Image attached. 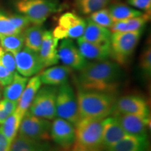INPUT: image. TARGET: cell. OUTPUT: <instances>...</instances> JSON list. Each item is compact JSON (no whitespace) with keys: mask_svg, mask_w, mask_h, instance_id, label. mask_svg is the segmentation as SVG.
<instances>
[{"mask_svg":"<svg viewBox=\"0 0 151 151\" xmlns=\"http://www.w3.org/2000/svg\"><path fill=\"white\" fill-rule=\"evenodd\" d=\"M122 71L116 62L109 60L87 63L80 70L79 88L87 90L115 92L120 83Z\"/></svg>","mask_w":151,"mask_h":151,"instance_id":"1","label":"cell"},{"mask_svg":"<svg viewBox=\"0 0 151 151\" xmlns=\"http://www.w3.org/2000/svg\"><path fill=\"white\" fill-rule=\"evenodd\" d=\"M79 120L104 119L113 113L116 102L110 92L87 90L79 88L77 92Z\"/></svg>","mask_w":151,"mask_h":151,"instance_id":"2","label":"cell"},{"mask_svg":"<svg viewBox=\"0 0 151 151\" xmlns=\"http://www.w3.org/2000/svg\"><path fill=\"white\" fill-rule=\"evenodd\" d=\"M14 6L30 23L42 25L51 15L63 10L59 0H14Z\"/></svg>","mask_w":151,"mask_h":151,"instance_id":"3","label":"cell"},{"mask_svg":"<svg viewBox=\"0 0 151 151\" xmlns=\"http://www.w3.org/2000/svg\"><path fill=\"white\" fill-rule=\"evenodd\" d=\"M104 119H81L75 124L76 141L92 150L103 151Z\"/></svg>","mask_w":151,"mask_h":151,"instance_id":"4","label":"cell"},{"mask_svg":"<svg viewBox=\"0 0 151 151\" xmlns=\"http://www.w3.org/2000/svg\"><path fill=\"white\" fill-rule=\"evenodd\" d=\"M110 56L119 65H125L134 52L142 29L127 32H112Z\"/></svg>","mask_w":151,"mask_h":151,"instance_id":"5","label":"cell"},{"mask_svg":"<svg viewBox=\"0 0 151 151\" xmlns=\"http://www.w3.org/2000/svg\"><path fill=\"white\" fill-rule=\"evenodd\" d=\"M56 117L73 124L79 120L78 104L72 87L68 83L60 85L56 96Z\"/></svg>","mask_w":151,"mask_h":151,"instance_id":"6","label":"cell"},{"mask_svg":"<svg viewBox=\"0 0 151 151\" xmlns=\"http://www.w3.org/2000/svg\"><path fill=\"white\" fill-rule=\"evenodd\" d=\"M58 88L46 86L40 88L36 94L28 111L39 118L54 120L56 117V96Z\"/></svg>","mask_w":151,"mask_h":151,"instance_id":"7","label":"cell"},{"mask_svg":"<svg viewBox=\"0 0 151 151\" xmlns=\"http://www.w3.org/2000/svg\"><path fill=\"white\" fill-rule=\"evenodd\" d=\"M51 123L48 120L39 118L27 111L22 118L19 135L36 141H46L50 139Z\"/></svg>","mask_w":151,"mask_h":151,"instance_id":"8","label":"cell"},{"mask_svg":"<svg viewBox=\"0 0 151 151\" xmlns=\"http://www.w3.org/2000/svg\"><path fill=\"white\" fill-rule=\"evenodd\" d=\"M86 24V20L77 14L66 12L60 16L52 34L58 40L78 39L83 34Z\"/></svg>","mask_w":151,"mask_h":151,"instance_id":"9","label":"cell"},{"mask_svg":"<svg viewBox=\"0 0 151 151\" xmlns=\"http://www.w3.org/2000/svg\"><path fill=\"white\" fill-rule=\"evenodd\" d=\"M17 72L24 77H29L40 72L44 68L38 52L24 47L14 54Z\"/></svg>","mask_w":151,"mask_h":151,"instance_id":"10","label":"cell"},{"mask_svg":"<svg viewBox=\"0 0 151 151\" xmlns=\"http://www.w3.org/2000/svg\"><path fill=\"white\" fill-rule=\"evenodd\" d=\"M132 114L150 119V108L143 97L137 95H126L116 100L113 113ZM112 113V114H113Z\"/></svg>","mask_w":151,"mask_h":151,"instance_id":"11","label":"cell"},{"mask_svg":"<svg viewBox=\"0 0 151 151\" xmlns=\"http://www.w3.org/2000/svg\"><path fill=\"white\" fill-rule=\"evenodd\" d=\"M50 139L64 150H67L76 141L74 126L67 120L55 118L51 123Z\"/></svg>","mask_w":151,"mask_h":151,"instance_id":"12","label":"cell"},{"mask_svg":"<svg viewBox=\"0 0 151 151\" xmlns=\"http://www.w3.org/2000/svg\"><path fill=\"white\" fill-rule=\"evenodd\" d=\"M115 117L125 133L139 138H148V129L150 119L132 114L114 113Z\"/></svg>","mask_w":151,"mask_h":151,"instance_id":"13","label":"cell"},{"mask_svg":"<svg viewBox=\"0 0 151 151\" xmlns=\"http://www.w3.org/2000/svg\"><path fill=\"white\" fill-rule=\"evenodd\" d=\"M58 60L71 69L80 71L88 63L71 39H62L58 48Z\"/></svg>","mask_w":151,"mask_h":151,"instance_id":"14","label":"cell"},{"mask_svg":"<svg viewBox=\"0 0 151 151\" xmlns=\"http://www.w3.org/2000/svg\"><path fill=\"white\" fill-rule=\"evenodd\" d=\"M58 41L52 35V32L45 30L40 49L38 52L45 67H50L58 63Z\"/></svg>","mask_w":151,"mask_h":151,"instance_id":"15","label":"cell"},{"mask_svg":"<svg viewBox=\"0 0 151 151\" xmlns=\"http://www.w3.org/2000/svg\"><path fill=\"white\" fill-rule=\"evenodd\" d=\"M77 43L79 52L85 59L103 61L110 57V43H95L78 39Z\"/></svg>","mask_w":151,"mask_h":151,"instance_id":"16","label":"cell"},{"mask_svg":"<svg viewBox=\"0 0 151 151\" xmlns=\"http://www.w3.org/2000/svg\"><path fill=\"white\" fill-rule=\"evenodd\" d=\"M127 135L115 117H107L104 119L102 146L107 150Z\"/></svg>","mask_w":151,"mask_h":151,"instance_id":"17","label":"cell"},{"mask_svg":"<svg viewBox=\"0 0 151 151\" xmlns=\"http://www.w3.org/2000/svg\"><path fill=\"white\" fill-rule=\"evenodd\" d=\"M41 84L42 83L39 75L35 76L28 81L21 96L19 98L16 109V111H18L22 116H24L28 111L36 94L40 89Z\"/></svg>","mask_w":151,"mask_h":151,"instance_id":"18","label":"cell"},{"mask_svg":"<svg viewBox=\"0 0 151 151\" xmlns=\"http://www.w3.org/2000/svg\"><path fill=\"white\" fill-rule=\"evenodd\" d=\"M71 69L65 65L55 66L45 69L39 76L41 83L47 86H60L67 82Z\"/></svg>","mask_w":151,"mask_h":151,"instance_id":"19","label":"cell"},{"mask_svg":"<svg viewBox=\"0 0 151 151\" xmlns=\"http://www.w3.org/2000/svg\"><path fill=\"white\" fill-rule=\"evenodd\" d=\"M111 32L107 28L101 27L88 19L86 29L83 35L78 39L95 43L111 42Z\"/></svg>","mask_w":151,"mask_h":151,"instance_id":"20","label":"cell"},{"mask_svg":"<svg viewBox=\"0 0 151 151\" xmlns=\"http://www.w3.org/2000/svg\"><path fill=\"white\" fill-rule=\"evenodd\" d=\"M150 18V14L143 13L141 16L114 22L111 27V32H127L143 29Z\"/></svg>","mask_w":151,"mask_h":151,"instance_id":"21","label":"cell"},{"mask_svg":"<svg viewBox=\"0 0 151 151\" xmlns=\"http://www.w3.org/2000/svg\"><path fill=\"white\" fill-rule=\"evenodd\" d=\"M148 138H139L128 135L109 148L106 151H148Z\"/></svg>","mask_w":151,"mask_h":151,"instance_id":"22","label":"cell"},{"mask_svg":"<svg viewBox=\"0 0 151 151\" xmlns=\"http://www.w3.org/2000/svg\"><path fill=\"white\" fill-rule=\"evenodd\" d=\"M9 151H55L46 141H36L18 135L11 145Z\"/></svg>","mask_w":151,"mask_h":151,"instance_id":"23","label":"cell"},{"mask_svg":"<svg viewBox=\"0 0 151 151\" xmlns=\"http://www.w3.org/2000/svg\"><path fill=\"white\" fill-rule=\"evenodd\" d=\"M44 31L42 25L38 24H33L25 28L22 32L25 47L35 52H39Z\"/></svg>","mask_w":151,"mask_h":151,"instance_id":"24","label":"cell"},{"mask_svg":"<svg viewBox=\"0 0 151 151\" xmlns=\"http://www.w3.org/2000/svg\"><path fill=\"white\" fill-rule=\"evenodd\" d=\"M28 82L27 77L22 76L18 72L14 73L12 82L6 86L4 90V99L18 101Z\"/></svg>","mask_w":151,"mask_h":151,"instance_id":"25","label":"cell"},{"mask_svg":"<svg viewBox=\"0 0 151 151\" xmlns=\"http://www.w3.org/2000/svg\"><path fill=\"white\" fill-rule=\"evenodd\" d=\"M108 10L113 22L118 20L141 16L143 14L141 11L132 8L122 2L111 3Z\"/></svg>","mask_w":151,"mask_h":151,"instance_id":"26","label":"cell"},{"mask_svg":"<svg viewBox=\"0 0 151 151\" xmlns=\"http://www.w3.org/2000/svg\"><path fill=\"white\" fill-rule=\"evenodd\" d=\"M22 118L23 116L16 110L0 126V131L2 132L11 144L16 137Z\"/></svg>","mask_w":151,"mask_h":151,"instance_id":"27","label":"cell"},{"mask_svg":"<svg viewBox=\"0 0 151 151\" xmlns=\"http://www.w3.org/2000/svg\"><path fill=\"white\" fill-rule=\"evenodd\" d=\"M24 43L22 32L14 35H0V45L4 50L13 54L20 51L23 48Z\"/></svg>","mask_w":151,"mask_h":151,"instance_id":"28","label":"cell"},{"mask_svg":"<svg viewBox=\"0 0 151 151\" xmlns=\"http://www.w3.org/2000/svg\"><path fill=\"white\" fill-rule=\"evenodd\" d=\"M113 0H83L76 6L81 14L87 15L105 8Z\"/></svg>","mask_w":151,"mask_h":151,"instance_id":"29","label":"cell"},{"mask_svg":"<svg viewBox=\"0 0 151 151\" xmlns=\"http://www.w3.org/2000/svg\"><path fill=\"white\" fill-rule=\"evenodd\" d=\"M88 19L91 20L95 24L106 28H111L113 23L108 9H101L100 10L92 13L90 14Z\"/></svg>","mask_w":151,"mask_h":151,"instance_id":"30","label":"cell"},{"mask_svg":"<svg viewBox=\"0 0 151 151\" xmlns=\"http://www.w3.org/2000/svg\"><path fill=\"white\" fill-rule=\"evenodd\" d=\"M11 14L0 9V35H9L21 33L13 23Z\"/></svg>","mask_w":151,"mask_h":151,"instance_id":"31","label":"cell"},{"mask_svg":"<svg viewBox=\"0 0 151 151\" xmlns=\"http://www.w3.org/2000/svg\"><path fill=\"white\" fill-rule=\"evenodd\" d=\"M139 66L143 73L150 77L151 73V48L150 46H146L143 49L139 60Z\"/></svg>","mask_w":151,"mask_h":151,"instance_id":"32","label":"cell"},{"mask_svg":"<svg viewBox=\"0 0 151 151\" xmlns=\"http://www.w3.org/2000/svg\"><path fill=\"white\" fill-rule=\"evenodd\" d=\"M0 64L2 65L10 72L15 73L17 72L16 61L14 54L6 51L0 46Z\"/></svg>","mask_w":151,"mask_h":151,"instance_id":"33","label":"cell"},{"mask_svg":"<svg viewBox=\"0 0 151 151\" xmlns=\"http://www.w3.org/2000/svg\"><path fill=\"white\" fill-rule=\"evenodd\" d=\"M14 73L10 72L0 64V85L1 86H6L10 84L14 78Z\"/></svg>","mask_w":151,"mask_h":151,"instance_id":"34","label":"cell"},{"mask_svg":"<svg viewBox=\"0 0 151 151\" xmlns=\"http://www.w3.org/2000/svg\"><path fill=\"white\" fill-rule=\"evenodd\" d=\"M127 2L132 6L150 14L151 0H127Z\"/></svg>","mask_w":151,"mask_h":151,"instance_id":"35","label":"cell"},{"mask_svg":"<svg viewBox=\"0 0 151 151\" xmlns=\"http://www.w3.org/2000/svg\"><path fill=\"white\" fill-rule=\"evenodd\" d=\"M0 105L4 109L6 112L10 116L16 111L17 106H18V101H14L6 99H4L2 100H0Z\"/></svg>","mask_w":151,"mask_h":151,"instance_id":"36","label":"cell"},{"mask_svg":"<svg viewBox=\"0 0 151 151\" xmlns=\"http://www.w3.org/2000/svg\"><path fill=\"white\" fill-rule=\"evenodd\" d=\"M11 145L2 132L0 131V151H9Z\"/></svg>","mask_w":151,"mask_h":151,"instance_id":"37","label":"cell"},{"mask_svg":"<svg viewBox=\"0 0 151 151\" xmlns=\"http://www.w3.org/2000/svg\"><path fill=\"white\" fill-rule=\"evenodd\" d=\"M69 151H99V150H92V149L88 148L86 147L83 146L82 145L79 144L78 142L75 141V142L73 143V144L71 146V148H69Z\"/></svg>","mask_w":151,"mask_h":151,"instance_id":"38","label":"cell"},{"mask_svg":"<svg viewBox=\"0 0 151 151\" xmlns=\"http://www.w3.org/2000/svg\"><path fill=\"white\" fill-rule=\"evenodd\" d=\"M9 116V115L4 111L1 106L0 105V124H1L6 120V118Z\"/></svg>","mask_w":151,"mask_h":151,"instance_id":"39","label":"cell"},{"mask_svg":"<svg viewBox=\"0 0 151 151\" xmlns=\"http://www.w3.org/2000/svg\"><path fill=\"white\" fill-rule=\"evenodd\" d=\"M82 1H83V0H74V2H75L76 6L78 5L79 4H80Z\"/></svg>","mask_w":151,"mask_h":151,"instance_id":"40","label":"cell"},{"mask_svg":"<svg viewBox=\"0 0 151 151\" xmlns=\"http://www.w3.org/2000/svg\"><path fill=\"white\" fill-rule=\"evenodd\" d=\"M1 90H2V86H1V85H0V91H1Z\"/></svg>","mask_w":151,"mask_h":151,"instance_id":"41","label":"cell"},{"mask_svg":"<svg viewBox=\"0 0 151 151\" xmlns=\"http://www.w3.org/2000/svg\"><path fill=\"white\" fill-rule=\"evenodd\" d=\"M1 92H0V100H1Z\"/></svg>","mask_w":151,"mask_h":151,"instance_id":"42","label":"cell"},{"mask_svg":"<svg viewBox=\"0 0 151 151\" xmlns=\"http://www.w3.org/2000/svg\"><path fill=\"white\" fill-rule=\"evenodd\" d=\"M63 151H67V150H63Z\"/></svg>","mask_w":151,"mask_h":151,"instance_id":"43","label":"cell"},{"mask_svg":"<svg viewBox=\"0 0 151 151\" xmlns=\"http://www.w3.org/2000/svg\"><path fill=\"white\" fill-rule=\"evenodd\" d=\"M0 46H1V45H0Z\"/></svg>","mask_w":151,"mask_h":151,"instance_id":"44","label":"cell"}]
</instances>
